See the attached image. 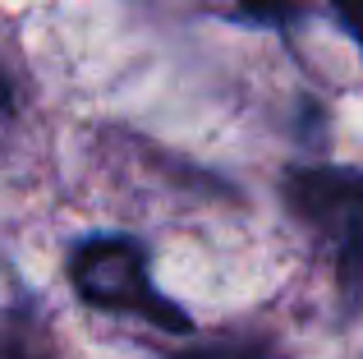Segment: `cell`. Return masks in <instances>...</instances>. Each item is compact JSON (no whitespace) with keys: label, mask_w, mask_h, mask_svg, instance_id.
<instances>
[{"label":"cell","mask_w":363,"mask_h":359,"mask_svg":"<svg viewBox=\"0 0 363 359\" xmlns=\"http://www.w3.org/2000/svg\"><path fill=\"white\" fill-rule=\"evenodd\" d=\"M235 5L244 9V18L272 28H290L294 18H303V0H235Z\"/></svg>","instance_id":"cell-3"},{"label":"cell","mask_w":363,"mask_h":359,"mask_svg":"<svg viewBox=\"0 0 363 359\" xmlns=\"http://www.w3.org/2000/svg\"><path fill=\"white\" fill-rule=\"evenodd\" d=\"M69 281L83 295V304L92 309L143 318V323L161 327V332H189L194 327V318L175 299H166L152 286L147 249L138 240H129V235H92V240L74 244Z\"/></svg>","instance_id":"cell-2"},{"label":"cell","mask_w":363,"mask_h":359,"mask_svg":"<svg viewBox=\"0 0 363 359\" xmlns=\"http://www.w3.org/2000/svg\"><path fill=\"white\" fill-rule=\"evenodd\" d=\"M9 116H14V88H9V79L0 74V125H5Z\"/></svg>","instance_id":"cell-6"},{"label":"cell","mask_w":363,"mask_h":359,"mask_svg":"<svg viewBox=\"0 0 363 359\" xmlns=\"http://www.w3.org/2000/svg\"><path fill=\"white\" fill-rule=\"evenodd\" d=\"M285 207L322 240L350 309H363V171L299 166L285 175Z\"/></svg>","instance_id":"cell-1"},{"label":"cell","mask_w":363,"mask_h":359,"mask_svg":"<svg viewBox=\"0 0 363 359\" xmlns=\"http://www.w3.org/2000/svg\"><path fill=\"white\" fill-rule=\"evenodd\" d=\"M0 359H28V355H18V350H0Z\"/></svg>","instance_id":"cell-7"},{"label":"cell","mask_w":363,"mask_h":359,"mask_svg":"<svg viewBox=\"0 0 363 359\" xmlns=\"http://www.w3.org/2000/svg\"><path fill=\"white\" fill-rule=\"evenodd\" d=\"M175 359H267V350L257 341H216V346H198Z\"/></svg>","instance_id":"cell-4"},{"label":"cell","mask_w":363,"mask_h":359,"mask_svg":"<svg viewBox=\"0 0 363 359\" xmlns=\"http://www.w3.org/2000/svg\"><path fill=\"white\" fill-rule=\"evenodd\" d=\"M336 5V18H340V28H345L350 37L359 42V51H363V0H331Z\"/></svg>","instance_id":"cell-5"}]
</instances>
